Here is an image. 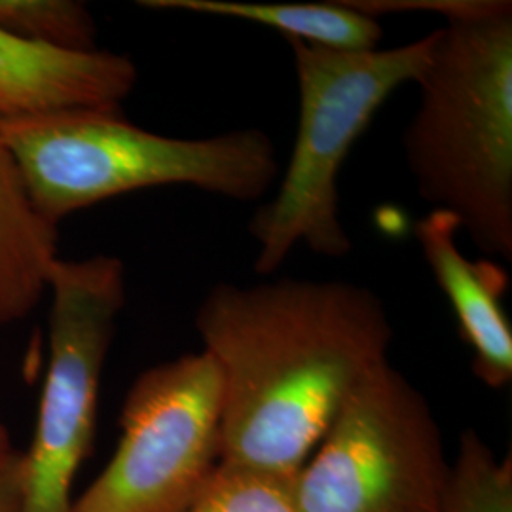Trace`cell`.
I'll use <instances>...</instances> for the list:
<instances>
[{
  "label": "cell",
  "mask_w": 512,
  "mask_h": 512,
  "mask_svg": "<svg viewBox=\"0 0 512 512\" xmlns=\"http://www.w3.org/2000/svg\"><path fill=\"white\" fill-rule=\"evenodd\" d=\"M450 476L431 404L385 363L291 482L296 512H439Z\"/></svg>",
  "instance_id": "cell-5"
},
{
  "label": "cell",
  "mask_w": 512,
  "mask_h": 512,
  "mask_svg": "<svg viewBox=\"0 0 512 512\" xmlns=\"http://www.w3.org/2000/svg\"><path fill=\"white\" fill-rule=\"evenodd\" d=\"M293 478L220 463L184 512H296Z\"/></svg>",
  "instance_id": "cell-14"
},
{
  "label": "cell",
  "mask_w": 512,
  "mask_h": 512,
  "mask_svg": "<svg viewBox=\"0 0 512 512\" xmlns=\"http://www.w3.org/2000/svg\"><path fill=\"white\" fill-rule=\"evenodd\" d=\"M137 67L128 55L69 52L23 42L0 31V116L67 109H120Z\"/></svg>",
  "instance_id": "cell-9"
},
{
  "label": "cell",
  "mask_w": 512,
  "mask_h": 512,
  "mask_svg": "<svg viewBox=\"0 0 512 512\" xmlns=\"http://www.w3.org/2000/svg\"><path fill=\"white\" fill-rule=\"evenodd\" d=\"M404 131L418 194L452 213L484 255L512 260V4L448 19Z\"/></svg>",
  "instance_id": "cell-2"
},
{
  "label": "cell",
  "mask_w": 512,
  "mask_h": 512,
  "mask_svg": "<svg viewBox=\"0 0 512 512\" xmlns=\"http://www.w3.org/2000/svg\"><path fill=\"white\" fill-rule=\"evenodd\" d=\"M439 512H512V459L495 458L476 431H465Z\"/></svg>",
  "instance_id": "cell-12"
},
{
  "label": "cell",
  "mask_w": 512,
  "mask_h": 512,
  "mask_svg": "<svg viewBox=\"0 0 512 512\" xmlns=\"http://www.w3.org/2000/svg\"><path fill=\"white\" fill-rule=\"evenodd\" d=\"M437 37L435 29L403 46L366 52L287 40L298 76L300 118L279 190L249 222L256 274L277 272L300 243L327 258L351 253L353 241L340 215L342 165L385 101L420 80Z\"/></svg>",
  "instance_id": "cell-4"
},
{
  "label": "cell",
  "mask_w": 512,
  "mask_h": 512,
  "mask_svg": "<svg viewBox=\"0 0 512 512\" xmlns=\"http://www.w3.org/2000/svg\"><path fill=\"white\" fill-rule=\"evenodd\" d=\"M154 10L253 21L300 40L332 50H376L384 37L378 18L351 8L348 2H245V0H143Z\"/></svg>",
  "instance_id": "cell-11"
},
{
  "label": "cell",
  "mask_w": 512,
  "mask_h": 512,
  "mask_svg": "<svg viewBox=\"0 0 512 512\" xmlns=\"http://www.w3.org/2000/svg\"><path fill=\"white\" fill-rule=\"evenodd\" d=\"M0 31L55 50H97L92 14L74 0H0Z\"/></svg>",
  "instance_id": "cell-13"
},
{
  "label": "cell",
  "mask_w": 512,
  "mask_h": 512,
  "mask_svg": "<svg viewBox=\"0 0 512 512\" xmlns=\"http://www.w3.org/2000/svg\"><path fill=\"white\" fill-rule=\"evenodd\" d=\"M57 260V226L31 200L0 116V325L37 308Z\"/></svg>",
  "instance_id": "cell-10"
},
{
  "label": "cell",
  "mask_w": 512,
  "mask_h": 512,
  "mask_svg": "<svg viewBox=\"0 0 512 512\" xmlns=\"http://www.w3.org/2000/svg\"><path fill=\"white\" fill-rule=\"evenodd\" d=\"M122 437L73 512H184L219 469L222 378L207 351L145 370L126 395Z\"/></svg>",
  "instance_id": "cell-7"
},
{
  "label": "cell",
  "mask_w": 512,
  "mask_h": 512,
  "mask_svg": "<svg viewBox=\"0 0 512 512\" xmlns=\"http://www.w3.org/2000/svg\"><path fill=\"white\" fill-rule=\"evenodd\" d=\"M21 505V454L0 469V512H19Z\"/></svg>",
  "instance_id": "cell-15"
},
{
  "label": "cell",
  "mask_w": 512,
  "mask_h": 512,
  "mask_svg": "<svg viewBox=\"0 0 512 512\" xmlns=\"http://www.w3.org/2000/svg\"><path fill=\"white\" fill-rule=\"evenodd\" d=\"M459 222L444 209H431L414 226L442 293L448 296L463 342L473 349V372L490 389L512 380V325L503 308L509 274L490 260H471L458 245Z\"/></svg>",
  "instance_id": "cell-8"
},
{
  "label": "cell",
  "mask_w": 512,
  "mask_h": 512,
  "mask_svg": "<svg viewBox=\"0 0 512 512\" xmlns=\"http://www.w3.org/2000/svg\"><path fill=\"white\" fill-rule=\"evenodd\" d=\"M50 365L31 448L21 454L19 512H73L74 475L92 452L103 366L126 306L118 256L57 260L48 281Z\"/></svg>",
  "instance_id": "cell-6"
},
{
  "label": "cell",
  "mask_w": 512,
  "mask_h": 512,
  "mask_svg": "<svg viewBox=\"0 0 512 512\" xmlns=\"http://www.w3.org/2000/svg\"><path fill=\"white\" fill-rule=\"evenodd\" d=\"M4 135L38 213L54 226L110 198L171 184L256 202L279 177L262 129L177 139L131 124L120 109H67L4 118Z\"/></svg>",
  "instance_id": "cell-3"
},
{
  "label": "cell",
  "mask_w": 512,
  "mask_h": 512,
  "mask_svg": "<svg viewBox=\"0 0 512 512\" xmlns=\"http://www.w3.org/2000/svg\"><path fill=\"white\" fill-rule=\"evenodd\" d=\"M196 329L222 378L220 463L289 478L393 340L384 300L342 279L217 283Z\"/></svg>",
  "instance_id": "cell-1"
},
{
  "label": "cell",
  "mask_w": 512,
  "mask_h": 512,
  "mask_svg": "<svg viewBox=\"0 0 512 512\" xmlns=\"http://www.w3.org/2000/svg\"><path fill=\"white\" fill-rule=\"evenodd\" d=\"M18 454L19 452H16V450L12 448L8 431L0 425V469H4Z\"/></svg>",
  "instance_id": "cell-16"
}]
</instances>
